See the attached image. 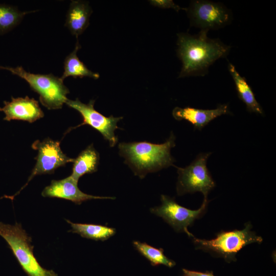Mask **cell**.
<instances>
[{"label":"cell","instance_id":"obj_1","mask_svg":"<svg viewBox=\"0 0 276 276\" xmlns=\"http://www.w3.org/2000/svg\"><path fill=\"white\" fill-rule=\"evenodd\" d=\"M208 32L200 30L195 35L177 34V54L182 62L178 78L204 76L211 65L228 54L232 47L218 38L208 37Z\"/></svg>","mask_w":276,"mask_h":276},{"label":"cell","instance_id":"obj_2","mask_svg":"<svg viewBox=\"0 0 276 276\" xmlns=\"http://www.w3.org/2000/svg\"><path fill=\"white\" fill-rule=\"evenodd\" d=\"M175 136L171 133L163 144H153L146 141L121 143L119 144L120 155L135 175L143 178L150 172H154L174 166L175 159L171 149L175 146Z\"/></svg>","mask_w":276,"mask_h":276},{"label":"cell","instance_id":"obj_3","mask_svg":"<svg viewBox=\"0 0 276 276\" xmlns=\"http://www.w3.org/2000/svg\"><path fill=\"white\" fill-rule=\"evenodd\" d=\"M243 229L221 231L211 240L198 239L188 232L187 234L197 249H201L212 256L224 259L227 262L236 261L237 254L244 247L253 243H261L263 239L251 230L249 222Z\"/></svg>","mask_w":276,"mask_h":276},{"label":"cell","instance_id":"obj_4","mask_svg":"<svg viewBox=\"0 0 276 276\" xmlns=\"http://www.w3.org/2000/svg\"><path fill=\"white\" fill-rule=\"evenodd\" d=\"M0 236L8 243L28 276H57L53 270L44 269L39 264L33 254L32 238L20 224L10 225L0 222Z\"/></svg>","mask_w":276,"mask_h":276},{"label":"cell","instance_id":"obj_5","mask_svg":"<svg viewBox=\"0 0 276 276\" xmlns=\"http://www.w3.org/2000/svg\"><path fill=\"white\" fill-rule=\"evenodd\" d=\"M0 68L7 70L27 81L31 88L39 95L41 104L48 109H61L68 99L66 96L70 91L60 77L52 74L31 73L19 66H0Z\"/></svg>","mask_w":276,"mask_h":276},{"label":"cell","instance_id":"obj_6","mask_svg":"<svg viewBox=\"0 0 276 276\" xmlns=\"http://www.w3.org/2000/svg\"><path fill=\"white\" fill-rule=\"evenodd\" d=\"M211 152L201 153L188 166L177 169L178 180L176 184L177 195L199 192L208 200L209 193L216 186L215 182L207 168L208 159Z\"/></svg>","mask_w":276,"mask_h":276},{"label":"cell","instance_id":"obj_7","mask_svg":"<svg viewBox=\"0 0 276 276\" xmlns=\"http://www.w3.org/2000/svg\"><path fill=\"white\" fill-rule=\"evenodd\" d=\"M190 26L208 31L218 30L232 21V11L221 3L208 0L191 2L186 10Z\"/></svg>","mask_w":276,"mask_h":276},{"label":"cell","instance_id":"obj_8","mask_svg":"<svg viewBox=\"0 0 276 276\" xmlns=\"http://www.w3.org/2000/svg\"><path fill=\"white\" fill-rule=\"evenodd\" d=\"M160 200L161 205L150 209L151 213L162 217L176 232L186 234L189 231L188 227L204 214L208 204V200H203L199 209L192 210L179 205L167 195H162Z\"/></svg>","mask_w":276,"mask_h":276},{"label":"cell","instance_id":"obj_9","mask_svg":"<svg viewBox=\"0 0 276 276\" xmlns=\"http://www.w3.org/2000/svg\"><path fill=\"white\" fill-rule=\"evenodd\" d=\"M59 141H53L50 138H47L42 142L37 141L34 142L32 147L33 149L37 150L38 153L35 158L36 163L26 185L19 192L12 197H7L13 200L14 196L19 193L35 176L52 174L57 168L65 166L67 163L74 162V158H71L63 153Z\"/></svg>","mask_w":276,"mask_h":276},{"label":"cell","instance_id":"obj_10","mask_svg":"<svg viewBox=\"0 0 276 276\" xmlns=\"http://www.w3.org/2000/svg\"><path fill=\"white\" fill-rule=\"evenodd\" d=\"M95 100H90L88 103L81 102L78 99L75 100L67 99L65 102L68 106L78 111L83 118V122L76 128L83 125H88L99 131L105 140L108 141L110 147H114L118 139L115 135V130L119 128L118 122L122 117H107L97 111L94 108Z\"/></svg>","mask_w":276,"mask_h":276},{"label":"cell","instance_id":"obj_11","mask_svg":"<svg viewBox=\"0 0 276 276\" xmlns=\"http://www.w3.org/2000/svg\"><path fill=\"white\" fill-rule=\"evenodd\" d=\"M41 195L45 197H55L71 201L77 204L91 199H114L113 197L97 196L82 192L78 187V181L71 176L60 180H53L51 184L42 191Z\"/></svg>","mask_w":276,"mask_h":276},{"label":"cell","instance_id":"obj_12","mask_svg":"<svg viewBox=\"0 0 276 276\" xmlns=\"http://www.w3.org/2000/svg\"><path fill=\"white\" fill-rule=\"evenodd\" d=\"M4 104L0 111L5 113L4 120L7 121L22 120L31 123L44 117L38 101L28 96L12 97L11 101H4Z\"/></svg>","mask_w":276,"mask_h":276},{"label":"cell","instance_id":"obj_13","mask_svg":"<svg viewBox=\"0 0 276 276\" xmlns=\"http://www.w3.org/2000/svg\"><path fill=\"white\" fill-rule=\"evenodd\" d=\"M223 114H232L227 104H219L212 109H202L191 107H175L172 115L177 121L185 120L192 124L195 129L201 130L210 122Z\"/></svg>","mask_w":276,"mask_h":276},{"label":"cell","instance_id":"obj_14","mask_svg":"<svg viewBox=\"0 0 276 276\" xmlns=\"http://www.w3.org/2000/svg\"><path fill=\"white\" fill-rule=\"evenodd\" d=\"M92 12L88 2L71 1L66 15L65 26L77 39L88 27Z\"/></svg>","mask_w":276,"mask_h":276},{"label":"cell","instance_id":"obj_15","mask_svg":"<svg viewBox=\"0 0 276 276\" xmlns=\"http://www.w3.org/2000/svg\"><path fill=\"white\" fill-rule=\"evenodd\" d=\"M228 71L234 80L237 95L244 103L247 110L250 113L264 115L262 106L256 99L254 91L245 77L241 76L231 63H228Z\"/></svg>","mask_w":276,"mask_h":276},{"label":"cell","instance_id":"obj_16","mask_svg":"<svg viewBox=\"0 0 276 276\" xmlns=\"http://www.w3.org/2000/svg\"><path fill=\"white\" fill-rule=\"evenodd\" d=\"M99 154L93 144L89 145L74 158L72 173L70 175L75 180L87 173L96 172L99 163Z\"/></svg>","mask_w":276,"mask_h":276},{"label":"cell","instance_id":"obj_17","mask_svg":"<svg viewBox=\"0 0 276 276\" xmlns=\"http://www.w3.org/2000/svg\"><path fill=\"white\" fill-rule=\"evenodd\" d=\"M80 48L81 45L77 40L74 50L65 58L63 62L64 71L60 77L62 81L68 77L74 78L89 77L95 79L99 78L98 73L89 70L78 57L77 53Z\"/></svg>","mask_w":276,"mask_h":276},{"label":"cell","instance_id":"obj_18","mask_svg":"<svg viewBox=\"0 0 276 276\" xmlns=\"http://www.w3.org/2000/svg\"><path fill=\"white\" fill-rule=\"evenodd\" d=\"M72 227L71 232L80 235L82 237L95 241H104L113 236L116 233L114 228L106 225L89 223H73L66 220Z\"/></svg>","mask_w":276,"mask_h":276},{"label":"cell","instance_id":"obj_19","mask_svg":"<svg viewBox=\"0 0 276 276\" xmlns=\"http://www.w3.org/2000/svg\"><path fill=\"white\" fill-rule=\"evenodd\" d=\"M34 12L21 11L16 7L0 4V34L11 31L21 21L26 14Z\"/></svg>","mask_w":276,"mask_h":276},{"label":"cell","instance_id":"obj_20","mask_svg":"<svg viewBox=\"0 0 276 276\" xmlns=\"http://www.w3.org/2000/svg\"><path fill=\"white\" fill-rule=\"evenodd\" d=\"M133 244L135 248L148 260L153 266L162 264L171 268L176 265L173 260L169 259L164 255V249L162 248H155L146 243L139 241H134Z\"/></svg>","mask_w":276,"mask_h":276},{"label":"cell","instance_id":"obj_21","mask_svg":"<svg viewBox=\"0 0 276 276\" xmlns=\"http://www.w3.org/2000/svg\"><path fill=\"white\" fill-rule=\"evenodd\" d=\"M151 5L155 7H157L161 8H172L176 11H178L181 9L186 11V8L180 7L176 5L172 0H154L150 1Z\"/></svg>","mask_w":276,"mask_h":276},{"label":"cell","instance_id":"obj_22","mask_svg":"<svg viewBox=\"0 0 276 276\" xmlns=\"http://www.w3.org/2000/svg\"><path fill=\"white\" fill-rule=\"evenodd\" d=\"M183 276H215L212 271L201 272L194 270H190L185 268L182 269Z\"/></svg>","mask_w":276,"mask_h":276}]
</instances>
